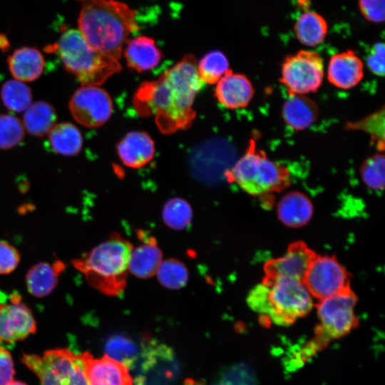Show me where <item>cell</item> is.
<instances>
[{"instance_id": "cb8c5ba5", "label": "cell", "mask_w": 385, "mask_h": 385, "mask_svg": "<svg viewBox=\"0 0 385 385\" xmlns=\"http://www.w3.org/2000/svg\"><path fill=\"white\" fill-rule=\"evenodd\" d=\"M313 207L310 200L303 193L290 192L280 200L277 206L279 220L289 227H300L312 217Z\"/></svg>"}, {"instance_id": "f1b7e54d", "label": "cell", "mask_w": 385, "mask_h": 385, "mask_svg": "<svg viewBox=\"0 0 385 385\" xmlns=\"http://www.w3.org/2000/svg\"><path fill=\"white\" fill-rule=\"evenodd\" d=\"M200 78L204 83L215 84L230 70L226 56L218 50L206 53L197 63Z\"/></svg>"}, {"instance_id": "d6a6232c", "label": "cell", "mask_w": 385, "mask_h": 385, "mask_svg": "<svg viewBox=\"0 0 385 385\" xmlns=\"http://www.w3.org/2000/svg\"><path fill=\"white\" fill-rule=\"evenodd\" d=\"M106 354L128 367L134 364L138 356L134 342L121 335L113 336L106 342Z\"/></svg>"}, {"instance_id": "4316f807", "label": "cell", "mask_w": 385, "mask_h": 385, "mask_svg": "<svg viewBox=\"0 0 385 385\" xmlns=\"http://www.w3.org/2000/svg\"><path fill=\"white\" fill-rule=\"evenodd\" d=\"M327 21L314 11L303 13L294 26V32L298 41L309 47L321 44L327 36Z\"/></svg>"}, {"instance_id": "8d00e7d4", "label": "cell", "mask_w": 385, "mask_h": 385, "mask_svg": "<svg viewBox=\"0 0 385 385\" xmlns=\"http://www.w3.org/2000/svg\"><path fill=\"white\" fill-rule=\"evenodd\" d=\"M366 63L369 69L376 76L384 74V45L379 42L375 43L367 56Z\"/></svg>"}, {"instance_id": "7402d4cb", "label": "cell", "mask_w": 385, "mask_h": 385, "mask_svg": "<svg viewBox=\"0 0 385 385\" xmlns=\"http://www.w3.org/2000/svg\"><path fill=\"white\" fill-rule=\"evenodd\" d=\"M163 261L162 251L156 241L150 237L132 249L128 270L136 277L147 279L155 274Z\"/></svg>"}, {"instance_id": "d590c367", "label": "cell", "mask_w": 385, "mask_h": 385, "mask_svg": "<svg viewBox=\"0 0 385 385\" xmlns=\"http://www.w3.org/2000/svg\"><path fill=\"white\" fill-rule=\"evenodd\" d=\"M362 15L368 21L381 23L384 20V0H359Z\"/></svg>"}, {"instance_id": "7a4b0ae2", "label": "cell", "mask_w": 385, "mask_h": 385, "mask_svg": "<svg viewBox=\"0 0 385 385\" xmlns=\"http://www.w3.org/2000/svg\"><path fill=\"white\" fill-rule=\"evenodd\" d=\"M78 31L98 51L119 61L129 37L139 29L136 13L118 0H77Z\"/></svg>"}, {"instance_id": "d6986e66", "label": "cell", "mask_w": 385, "mask_h": 385, "mask_svg": "<svg viewBox=\"0 0 385 385\" xmlns=\"http://www.w3.org/2000/svg\"><path fill=\"white\" fill-rule=\"evenodd\" d=\"M123 53L128 66L138 72L154 68L163 56L155 41L145 36L130 38L123 48Z\"/></svg>"}, {"instance_id": "9c48e42d", "label": "cell", "mask_w": 385, "mask_h": 385, "mask_svg": "<svg viewBox=\"0 0 385 385\" xmlns=\"http://www.w3.org/2000/svg\"><path fill=\"white\" fill-rule=\"evenodd\" d=\"M279 81L289 95L316 92L324 76V61L312 51L301 50L287 56L282 63Z\"/></svg>"}, {"instance_id": "e575fe53", "label": "cell", "mask_w": 385, "mask_h": 385, "mask_svg": "<svg viewBox=\"0 0 385 385\" xmlns=\"http://www.w3.org/2000/svg\"><path fill=\"white\" fill-rule=\"evenodd\" d=\"M20 262V255L15 247L0 240V274H7L16 270Z\"/></svg>"}, {"instance_id": "5b68a950", "label": "cell", "mask_w": 385, "mask_h": 385, "mask_svg": "<svg viewBox=\"0 0 385 385\" xmlns=\"http://www.w3.org/2000/svg\"><path fill=\"white\" fill-rule=\"evenodd\" d=\"M46 50L56 52L67 71L76 76L82 86H100L121 70L119 61L101 53L77 29H65Z\"/></svg>"}, {"instance_id": "ac0fdd59", "label": "cell", "mask_w": 385, "mask_h": 385, "mask_svg": "<svg viewBox=\"0 0 385 385\" xmlns=\"http://www.w3.org/2000/svg\"><path fill=\"white\" fill-rule=\"evenodd\" d=\"M155 143L151 137L143 131L128 133L117 145V153L122 163L130 168H140L154 158Z\"/></svg>"}, {"instance_id": "603a6c76", "label": "cell", "mask_w": 385, "mask_h": 385, "mask_svg": "<svg viewBox=\"0 0 385 385\" xmlns=\"http://www.w3.org/2000/svg\"><path fill=\"white\" fill-rule=\"evenodd\" d=\"M64 270L61 261L53 264L45 262L32 266L26 274V285L29 292L36 297H44L56 287L60 273Z\"/></svg>"}, {"instance_id": "f546056e", "label": "cell", "mask_w": 385, "mask_h": 385, "mask_svg": "<svg viewBox=\"0 0 385 385\" xmlns=\"http://www.w3.org/2000/svg\"><path fill=\"white\" fill-rule=\"evenodd\" d=\"M155 274L160 283L169 289L184 287L189 278L186 266L176 259L163 260Z\"/></svg>"}, {"instance_id": "9a60e30c", "label": "cell", "mask_w": 385, "mask_h": 385, "mask_svg": "<svg viewBox=\"0 0 385 385\" xmlns=\"http://www.w3.org/2000/svg\"><path fill=\"white\" fill-rule=\"evenodd\" d=\"M88 385H133L128 367L105 354L93 358L83 352Z\"/></svg>"}, {"instance_id": "277c9868", "label": "cell", "mask_w": 385, "mask_h": 385, "mask_svg": "<svg viewBox=\"0 0 385 385\" xmlns=\"http://www.w3.org/2000/svg\"><path fill=\"white\" fill-rule=\"evenodd\" d=\"M133 246L120 236L110 237L73 265L88 283L109 296L122 294L126 287Z\"/></svg>"}, {"instance_id": "30bf717a", "label": "cell", "mask_w": 385, "mask_h": 385, "mask_svg": "<svg viewBox=\"0 0 385 385\" xmlns=\"http://www.w3.org/2000/svg\"><path fill=\"white\" fill-rule=\"evenodd\" d=\"M68 108L77 123L86 128H96L111 118L113 102L100 86H82L71 96Z\"/></svg>"}, {"instance_id": "f35d334b", "label": "cell", "mask_w": 385, "mask_h": 385, "mask_svg": "<svg viewBox=\"0 0 385 385\" xmlns=\"http://www.w3.org/2000/svg\"><path fill=\"white\" fill-rule=\"evenodd\" d=\"M7 385H26V384L19 381H12L11 383H9Z\"/></svg>"}, {"instance_id": "74e56055", "label": "cell", "mask_w": 385, "mask_h": 385, "mask_svg": "<svg viewBox=\"0 0 385 385\" xmlns=\"http://www.w3.org/2000/svg\"><path fill=\"white\" fill-rule=\"evenodd\" d=\"M14 366L8 349L0 345V385H7L14 381Z\"/></svg>"}, {"instance_id": "1f68e13d", "label": "cell", "mask_w": 385, "mask_h": 385, "mask_svg": "<svg viewBox=\"0 0 385 385\" xmlns=\"http://www.w3.org/2000/svg\"><path fill=\"white\" fill-rule=\"evenodd\" d=\"M384 155L375 153L363 163L360 172L363 182L369 188L382 191L384 187Z\"/></svg>"}, {"instance_id": "44dd1931", "label": "cell", "mask_w": 385, "mask_h": 385, "mask_svg": "<svg viewBox=\"0 0 385 385\" xmlns=\"http://www.w3.org/2000/svg\"><path fill=\"white\" fill-rule=\"evenodd\" d=\"M284 123L294 130L310 127L319 117L317 103L305 95H289L282 108Z\"/></svg>"}, {"instance_id": "8992f818", "label": "cell", "mask_w": 385, "mask_h": 385, "mask_svg": "<svg viewBox=\"0 0 385 385\" xmlns=\"http://www.w3.org/2000/svg\"><path fill=\"white\" fill-rule=\"evenodd\" d=\"M356 303V297L349 289L319 300L317 305L319 323L312 339L294 355L295 366L304 364L332 341L346 336L356 328L359 321L354 313Z\"/></svg>"}, {"instance_id": "3957f363", "label": "cell", "mask_w": 385, "mask_h": 385, "mask_svg": "<svg viewBox=\"0 0 385 385\" xmlns=\"http://www.w3.org/2000/svg\"><path fill=\"white\" fill-rule=\"evenodd\" d=\"M247 304L270 322L286 327L306 316L314 302L303 281L265 277L250 292Z\"/></svg>"}, {"instance_id": "2e32d148", "label": "cell", "mask_w": 385, "mask_h": 385, "mask_svg": "<svg viewBox=\"0 0 385 385\" xmlns=\"http://www.w3.org/2000/svg\"><path fill=\"white\" fill-rule=\"evenodd\" d=\"M364 75V63L352 50L333 55L327 66V79L337 88L349 90L356 86Z\"/></svg>"}, {"instance_id": "e0dca14e", "label": "cell", "mask_w": 385, "mask_h": 385, "mask_svg": "<svg viewBox=\"0 0 385 385\" xmlns=\"http://www.w3.org/2000/svg\"><path fill=\"white\" fill-rule=\"evenodd\" d=\"M255 94L250 79L244 74L229 70L216 83L215 96L217 101L230 109L247 107Z\"/></svg>"}, {"instance_id": "6da1fadb", "label": "cell", "mask_w": 385, "mask_h": 385, "mask_svg": "<svg viewBox=\"0 0 385 385\" xmlns=\"http://www.w3.org/2000/svg\"><path fill=\"white\" fill-rule=\"evenodd\" d=\"M197 63L193 55H185L156 80L141 83L134 95L136 111L142 116L153 115L163 134L189 128L195 118L193 103L205 84Z\"/></svg>"}, {"instance_id": "484cf974", "label": "cell", "mask_w": 385, "mask_h": 385, "mask_svg": "<svg viewBox=\"0 0 385 385\" xmlns=\"http://www.w3.org/2000/svg\"><path fill=\"white\" fill-rule=\"evenodd\" d=\"M56 120L53 106L46 101H38L31 103L24 111L22 124L29 134L41 137L48 133Z\"/></svg>"}, {"instance_id": "d4e9b609", "label": "cell", "mask_w": 385, "mask_h": 385, "mask_svg": "<svg viewBox=\"0 0 385 385\" xmlns=\"http://www.w3.org/2000/svg\"><path fill=\"white\" fill-rule=\"evenodd\" d=\"M47 135L50 147L58 154L75 156L82 150V134L73 123L63 122L55 124Z\"/></svg>"}, {"instance_id": "52a82bcc", "label": "cell", "mask_w": 385, "mask_h": 385, "mask_svg": "<svg viewBox=\"0 0 385 385\" xmlns=\"http://www.w3.org/2000/svg\"><path fill=\"white\" fill-rule=\"evenodd\" d=\"M228 175L242 190L254 196L279 191L290 182L287 168L258 149L255 139L250 140L245 153Z\"/></svg>"}, {"instance_id": "7c38bea8", "label": "cell", "mask_w": 385, "mask_h": 385, "mask_svg": "<svg viewBox=\"0 0 385 385\" xmlns=\"http://www.w3.org/2000/svg\"><path fill=\"white\" fill-rule=\"evenodd\" d=\"M177 371L173 351L165 345L150 344L143 353V363L133 385H169Z\"/></svg>"}, {"instance_id": "836d02e7", "label": "cell", "mask_w": 385, "mask_h": 385, "mask_svg": "<svg viewBox=\"0 0 385 385\" xmlns=\"http://www.w3.org/2000/svg\"><path fill=\"white\" fill-rule=\"evenodd\" d=\"M24 136L21 121L10 114H0V149L7 150L18 145Z\"/></svg>"}, {"instance_id": "4fadbf2b", "label": "cell", "mask_w": 385, "mask_h": 385, "mask_svg": "<svg viewBox=\"0 0 385 385\" xmlns=\"http://www.w3.org/2000/svg\"><path fill=\"white\" fill-rule=\"evenodd\" d=\"M36 331L30 309L19 299L0 304V342L14 343Z\"/></svg>"}, {"instance_id": "ffe728a7", "label": "cell", "mask_w": 385, "mask_h": 385, "mask_svg": "<svg viewBox=\"0 0 385 385\" xmlns=\"http://www.w3.org/2000/svg\"><path fill=\"white\" fill-rule=\"evenodd\" d=\"M9 69L14 79L31 82L43 73L45 60L42 53L34 47L24 46L15 50L7 59Z\"/></svg>"}, {"instance_id": "83f0119b", "label": "cell", "mask_w": 385, "mask_h": 385, "mask_svg": "<svg viewBox=\"0 0 385 385\" xmlns=\"http://www.w3.org/2000/svg\"><path fill=\"white\" fill-rule=\"evenodd\" d=\"M0 95L4 106L15 113L24 112L32 103L31 88L25 83L16 79L4 82Z\"/></svg>"}, {"instance_id": "8fae6325", "label": "cell", "mask_w": 385, "mask_h": 385, "mask_svg": "<svg viewBox=\"0 0 385 385\" xmlns=\"http://www.w3.org/2000/svg\"><path fill=\"white\" fill-rule=\"evenodd\" d=\"M303 282L313 297L322 299L349 289L348 274L334 257L314 256Z\"/></svg>"}, {"instance_id": "4dcf8cb0", "label": "cell", "mask_w": 385, "mask_h": 385, "mask_svg": "<svg viewBox=\"0 0 385 385\" xmlns=\"http://www.w3.org/2000/svg\"><path fill=\"white\" fill-rule=\"evenodd\" d=\"M163 220L169 227L181 230L190 225L192 218L190 205L180 197H173L164 205Z\"/></svg>"}, {"instance_id": "5bb4252c", "label": "cell", "mask_w": 385, "mask_h": 385, "mask_svg": "<svg viewBox=\"0 0 385 385\" xmlns=\"http://www.w3.org/2000/svg\"><path fill=\"white\" fill-rule=\"evenodd\" d=\"M314 256L312 251L304 244H292L282 256L266 264V277L303 281Z\"/></svg>"}, {"instance_id": "ba28073f", "label": "cell", "mask_w": 385, "mask_h": 385, "mask_svg": "<svg viewBox=\"0 0 385 385\" xmlns=\"http://www.w3.org/2000/svg\"><path fill=\"white\" fill-rule=\"evenodd\" d=\"M21 361L36 374L41 385H88L83 353L58 348L41 356L24 354Z\"/></svg>"}]
</instances>
